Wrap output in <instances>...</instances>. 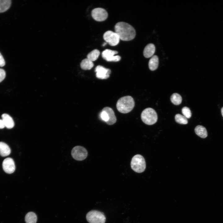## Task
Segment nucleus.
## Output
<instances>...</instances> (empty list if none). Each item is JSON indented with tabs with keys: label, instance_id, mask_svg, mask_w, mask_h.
I'll return each mask as SVG.
<instances>
[{
	"label": "nucleus",
	"instance_id": "f257e3e1",
	"mask_svg": "<svg viewBox=\"0 0 223 223\" xmlns=\"http://www.w3.org/2000/svg\"><path fill=\"white\" fill-rule=\"evenodd\" d=\"M115 30L120 39L122 41L131 40L134 38L136 35V31L134 28L125 22L117 23L115 26Z\"/></svg>",
	"mask_w": 223,
	"mask_h": 223
},
{
	"label": "nucleus",
	"instance_id": "f03ea898",
	"mask_svg": "<svg viewBox=\"0 0 223 223\" xmlns=\"http://www.w3.org/2000/svg\"><path fill=\"white\" fill-rule=\"evenodd\" d=\"M135 103L131 96H127L121 97L117 101L116 106L118 111L122 113H127L131 112L134 107Z\"/></svg>",
	"mask_w": 223,
	"mask_h": 223
},
{
	"label": "nucleus",
	"instance_id": "7ed1b4c3",
	"mask_svg": "<svg viewBox=\"0 0 223 223\" xmlns=\"http://www.w3.org/2000/svg\"><path fill=\"white\" fill-rule=\"evenodd\" d=\"M141 118L145 124L151 125L155 124L157 121L158 116L155 111L151 108L144 110L141 114Z\"/></svg>",
	"mask_w": 223,
	"mask_h": 223
},
{
	"label": "nucleus",
	"instance_id": "20e7f679",
	"mask_svg": "<svg viewBox=\"0 0 223 223\" xmlns=\"http://www.w3.org/2000/svg\"><path fill=\"white\" fill-rule=\"evenodd\" d=\"M131 167L136 172L141 173L144 172L146 168V164L143 156L139 154L133 156L131 160Z\"/></svg>",
	"mask_w": 223,
	"mask_h": 223
},
{
	"label": "nucleus",
	"instance_id": "39448f33",
	"mask_svg": "<svg viewBox=\"0 0 223 223\" xmlns=\"http://www.w3.org/2000/svg\"><path fill=\"white\" fill-rule=\"evenodd\" d=\"M86 218L89 223H105L106 217L103 213L96 210H92L86 215Z\"/></svg>",
	"mask_w": 223,
	"mask_h": 223
},
{
	"label": "nucleus",
	"instance_id": "423d86ee",
	"mask_svg": "<svg viewBox=\"0 0 223 223\" xmlns=\"http://www.w3.org/2000/svg\"><path fill=\"white\" fill-rule=\"evenodd\" d=\"M71 155L74 159L81 161L85 160L87 157L88 152L86 149L83 147L76 146L72 149Z\"/></svg>",
	"mask_w": 223,
	"mask_h": 223
},
{
	"label": "nucleus",
	"instance_id": "0eeeda50",
	"mask_svg": "<svg viewBox=\"0 0 223 223\" xmlns=\"http://www.w3.org/2000/svg\"><path fill=\"white\" fill-rule=\"evenodd\" d=\"M103 38L106 42L112 46L117 45L120 40L118 35L115 32L110 30L107 31L104 33Z\"/></svg>",
	"mask_w": 223,
	"mask_h": 223
},
{
	"label": "nucleus",
	"instance_id": "6e6552de",
	"mask_svg": "<svg viewBox=\"0 0 223 223\" xmlns=\"http://www.w3.org/2000/svg\"><path fill=\"white\" fill-rule=\"evenodd\" d=\"M91 15L95 20L98 21H103L107 18L108 13L104 9L97 8L92 10Z\"/></svg>",
	"mask_w": 223,
	"mask_h": 223
},
{
	"label": "nucleus",
	"instance_id": "1a4fd4ad",
	"mask_svg": "<svg viewBox=\"0 0 223 223\" xmlns=\"http://www.w3.org/2000/svg\"><path fill=\"white\" fill-rule=\"evenodd\" d=\"M118 53V52L117 51L107 49L102 52V55L103 58L107 61L118 62L121 59L120 56H115Z\"/></svg>",
	"mask_w": 223,
	"mask_h": 223
},
{
	"label": "nucleus",
	"instance_id": "9d476101",
	"mask_svg": "<svg viewBox=\"0 0 223 223\" xmlns=\"http://www.w3.org/2000/svg\"><path fill=\"white\" fill-rule=\"evenodd\" d=\"M96 77L100 79H107L110 77L111 70L109 68H104L101 65H98L95 69Z\"/></svg>",
	"mask_w": 223,
	"mask_h": 223
},
{
	"label": "nucleus",
	"instance_id": "9b49d317",
	"mask_svg": "<svg viewBox=\"0 0 223 223\" xmlns=\"http://www.w3.org/2000/svg\"><path fill=\"white\" fill-rule=\"evenodd\" d=\"M2 167L4 172L8 174L13 173L15 168L14 161L11 158H6L3 160Z\"/></svg>",
	"mask_w": 223,
	"mask_h": 223
},
{
	"label": "nucleus",
	"instance_id": "f8f14e48",
	"mask_svg": "<svg viewBox=\"0 0 223 223\" xmlns=\"http://www.w3.org/2000/svg\"><path fill=\"white\" fill-rule=\"evenodd\" d=\"M102 110L106 111L108 114L109 120L106 123L109 125L115 124L116 121V118L112 109L110 107H106L103 108Z\"/></svg>",
	"mask_w": 223,
	"mask_h": 223
},
{
	"label": "nucleus",
	"instance_id": "ddd939ff",
	"mask_svg": "<svg viewBox=\"0 0 223 223\" xmlns=\"http://www.w3.org/2000/svg\"><path fill=\"white\" fill-rule=\"evenodd\" d=\"M2 120L7 128L11 129L14 126V122L12 117L8 114L4 113L2 115Z\"/></svg>",
	"mask_w": 223,
	"mask_h": 223
},
{
	"label": "nucleus",
	"instance_id": "4468645a",
	"mask_svg": "<svg viewBox=\"0 0 223 223\" xmlns=\"http://www.w3.org/2000/svg\"><path fill=\"white\" fill-rule=\"evenodd\" d=\"M155 46L154 44L150 43L147 45L143 50V55L146 58L152 57L155 53Z\"/></svg>",
	"mask_w": 223,
	"mask_h": 223
},
{
	"label": "nucleus",
	"instance_id": "2eb2a0df",
	"mask_svg": "<svg viewBox=\"0 0 223 223\" xmlns=\"http://www.w3.org/2000/svg\"><path fill=\"white\" fill-rule=\"evenodd\" d=\"M11 152L9 146L6 143L0 142V155L3 157L9 155Z\"/></svg>",
	"mask_w": 223,
	"mask_h": 223
},
{
	"label": "nucleus",
	"instance_id": "dca6fc26",
	"mask_svg": "<svg viewBox=\"0 0 223 223\" xmlns=\"http://www.w3.org/2000/svg\"><path fill=\"white\" fill-rule=\"evenodd\" d=\"M195 131L197 135L202 138H205L208 136L206 128L202 125H198L196 126L195 129Z\"/></svg>",
	"mask_w": 223,
	"mask_h": 223
},
{
	"label": "nucleus",
	"instance_id": "f3484780",
	"mask_svg": "<svg viewBox=\"0 0 223 223\" xmlns=\"http://www.w3.org/2000/svg\"><path fill=\"white\" fill-rule=\"evenodd\" d=\"M159 64V59L158 57L156 55L153 56L150 59L148 65L151 71H154L158 68Z\"/></svg>",
	"mask_w": 223,
	"mask_h": 223
},
{
	"label": "nucleus",
	"instance_id": "a211bd4d",
	"mask_svg": "<svg viewBox=\"0 0 223 223\" xmlns=\"http://www.w3.org/2000/svg\"><path fill=\"white\" fill-rule=\"evenodd\" d=\"M94 65L93 62L87 58L83 59L80 63L81 68L84 70H90Z\"/></svg>",
	"mask_w": 223,
	"mask_h": 223
},
{
	"label": "nucleus",
	"instance_id": "6ab92c4d",
	"mask_svg": "<svg viewBox=\"0 0 223 223\" xmlns=\"http://www.w3.org/2000/svg\"><path fill=\"white\" fill-rule=\"evenodd\" d=\"M11 3V0H0V13L4 12L8 10Z\"/></svg>",
	"mask_w": 223,
	"mask_h": 223
},
{
	"label": "nucleus",
	"instance_id": "aec40b11",
	"mask_svg": "<svg viewBox=\"0 0 223 223\" xmlns=\"http://www.w3.org/2000/svg\"><path fill=\"white\" fill-rule=\"evenodd\" d=\"M25 220L26 223H36L37 220V216L34 212H30L26 214Z\"/></svg>",
	"mask_w": 223,
	"mask_h": 223
},
{
	"label": "nucleus",
	"instance_id": "412c9836",
	"mask_svg": "<svg viewBox=\"0 0 223 223\" xmlns=\"http://www.w3.org/2000/svg\"><path fill=\"white\" fill-rule=\"evenodd\" d=\"M170 100L173 104L175 105H178L181 103L182 98L181 96L179 94L174 93L171 95Z\"/></svg>",
	"mask_w": 223,
	"mask_h": 223
},
{
	"label": "nucleus",
	"instance_id": "4be33fe9",
	"mask_svg": "<svg viewBox=\"0 0 223 223\" xmlns=\"http://www.w3.org/2000/svg\"><path fill=\"white\" fill-rule=\"evenodd\" d=\"M100 54L99 51L97 49H94L89 53L87 55V58L92 61L96 60Z\"/></svg>",
	"mask_w": 223,
	"mask_h": 223
},
{
	"label": "nucleus",
	"instance_id": "5701e85b",
	"mask_svg": "<svg viewBox=\"0 0 223 223\" xmlns=\"http://www.w3.org/2000/svg\"><path fill=\"white\" fill-rule=\"evenodd\" d=\"M175 119L176 122L179 124H186L188 123L187 118L179 114L176 115Z\"/></svg>",
	"mask_w": 223,
	"mask_h": 223
},
{
	"label": "nucleus",
	"instance_id": "b1692460",
	"mask_svg": "<svg viewBox=\"0 0 223 223\" xmlns=\"http://www.w3.org/2000/svg\"><path fill=\"white\" fill-rule=\"evenodd\" d=\"M181 112L183 116L186 118H190L191 116V113L190 110L187 107H183Z\"/></svg>",
	"mask_w": 223,
	"mask_h": 223
},
{
	"label": "nucleus",
	"instance_id": "393cba45",
	"mask_svg": "<svg viewBox=\"0 0 223 223\" xmlns=\"http://www.w3.org/2000/svg\"><path fill=\"white\" fill-rule=\"evenodd\" d=\"M99 117L103 121L107 122L109 120V117L107 113L102 110L99 114Z\"/></svg>",
	"mask_w": 223,
	"mask_h": 223
},
{
	"label": "nucleus",
	"instance_id": "a878e982",
	"mask_svg": "<svg viewBox=\"0 0 223 223\" xmlns=\"http://www.w3.org/2000/svg\"><path fill=\"white\" fill-rule=\"evenodd\" d=\"M6 72L4 70L0 68V82H2L5 78Z\"/></svg>",
	"mask_w": 223,
	"mask_h": 223
},
{
	"label": "nucleus",
	"instance_id": "bb28decb",
	"mask_svg": "<svg viewBox=\"0 0 223 223\" xmlns=\"http://www.w3.org/2000/svg\"><path fill=\"white\" fill-rule=\"evenodd\" d=\"M5 64L4 59L2 55L0 52V67L4 66Z\"/></svg>",
	"mask_w": 223,
	"mask_h": 223
},
{
	"label": "nucleus",
	"instance_id": "cd10ccee",
	"mask_svg": "<svg viewBox=\"0 0 223 223\" xmlns=\"http://www.w3.org/2000/svg\"><path fill=\"white\" fill-rule=\"evenodd\" d=\"M5 126V125L2 119H0V129L4 128Z\"/></svg>",
	"mask_w": 223,
	"mask_h": 223
},
{
	"label": "nucleus",
	"instance_id": "c85d7f7f",
	"mask_svg": "<svg viewBox=\"0 0 223 223\" xmlns=\"http://www.w3.org/2000/svg\"><path fill=\"white\" fill-rule=\"evenodd\" d=\"M107 44V42H104L103 43V44L102 46H105Z\"/></svg>",
	"mask_w": 223,
	"mask_h": 223
},
{
	"label": "nucleus",
	"instance_id": "c756f323",
	"mask_svg": "<svg viewBox=\"0 0 223 223\" xmlns=\"http://www.w3.org/2000/svg\"><path fill=\"white\" fill-rule=\"evenodd\" d=\"M221 112L222 116L223 117V107H222L221 109Z\"/></svg>",
	"mask_w": 223,
	"mask_h": 223
}]
</instances>
